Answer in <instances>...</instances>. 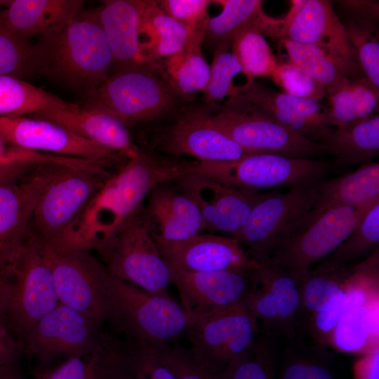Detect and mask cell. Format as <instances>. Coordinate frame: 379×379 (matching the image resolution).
Returning <instances> with one entry per match:
<instances>
[{"mask_svg":"<svg viewBox=\"0 0 379 379\" xmlns=\"http://www.w3.org/2000/svg\"><path fill=\"white\" fill-rule=\"evenodd\" d=\"M321 145L341 164L371 162L379 154L378 114L333 127Z\"/></svg>","mask_w":379,"mask_h":379,"instance_id":"obj_33","label":"cell"},{"mask_svg":"<svg viewBox=\"0 0 379 379\" xmlns=\"http://www.w3.org/2000/svg\"><path fill=\"white\" fill-rule=\"evenodd\" d=\"M169 267L188 317L245 305L254 287L255 267L188 272Z\"/></svg>","mask_w":379,"mask_h":379,"instance_id":"obj_18","label":"cell"},{"mask_svg":"<svg viewBox=\"0 0 379 379\" xmlns=\"http://www.w3.org/2000/svg\"><path fill=\"white\" fill-rule=\"evenodd\" d=\"M8 296V279L7 274L0 268V315L5 317Z\"/></svg>","mask_w":379,"mask_h":379,"instance_id":"obj_56","label":"cell"},{"mask_svg":"<svg viewBox=\"0 0 379 379\" xmlns=\"http://www.w3.org/2000/svg\"><path fill=\"white\" fill-rule=\"evenodd\" d=\"M43 248V247H42ZM60 302L102 328L111 322L119 330L109 272L90 251L53 252L44 248Z\"/></svg>","mask_w":379,"mask_h":379,"instance_id":"obj_4","label":"cell"},{"mask_svg":"<svg viewBox=\"0 0 379 379\" xmlns=\"http://www.w3.org/2000/svg\"><path fill=\"white\" fill-rule=\"evenodd\" d=\"M379 243V197L366 203L350 234L331 254L321 260L317 270H334L364 255Z\"/></svg>","mask_w":379,"mask_h":379,"instance_id":"obj_38","label":"cell"},{"mask_svg":"<svg viewBox=\"0 0 379 379\" xmlns=\"http://www.w3.org/2000/svg\"><path fill=\"white\" fill-rule=\"evenodd\" d=\"M71 164L69 157L25 149L11 145L0 137V168L29 172L41 166Z\"/></svg>","mask_w":379,"mask_h":379,"instance_id":"obj_47","label":"cell"},{"mask_svg":"<svg viewBox=\"0 0 379 379\" xmlns=\"http://www.w3.org/2000/svg\"><path fill=\"white\" fill-rule=\"evenodd\" d=\"M113 173L56 166L35 206L31 237L52 248Z\"/></svg>","mask_w":379,"mask_h":379,"instance_id":"obj_7","label":"cell"},{"mask_svg":"<svg viewBox=\"0 0 379 379\" xmlns=\"http://www.w3.org/2000/svg\"><path fill=\"white\" fill-rule=\"evenodd\" d=\"M288 61L304 69L327 91L347 79L364 77L356 60L314 44L281 39Z\"/></svg>","mask_w":379,"mask_h":379,"instance_id":"obj_32","label":"cell"},{"mask_svg":"<svg viewBox=\"0 0 379 379\" xmlns=\"http://www.w3.org/2000/svg\"><path fill=\"white\" fill-rule=\"evenodd\" d=\"M281 379H335L324 364L302 358L288 360L282 371Z\"/></svg>","mask_w":379,"mask_h":379,"instance_id":"obj_51","label":"cell"},{"mask_svg":"<svg viewBox=\"0 0 379 379\" xmlns=\"http://www.w3.org/2000/svg\"><path fill=\"white\" fill-rule=\"evenodd\" d=\"M378 197L379 163L371 161L361 164L351 173L319 182L318 199L300 225L328 209L339 206H359Z\"/></svg>","mask_w":379,"mask_h":379,"instance_id":"obj_30","label":"cell"},{"mask_svg":"<svg viewBox=\"0 0 379 379\" xmlns=\"http://www.w3.org/2000/svg\"><path fill=\"white\" fill-rule=\"evenodd\" d=\"M329 167L322 159L254 153L229 162L195 161L190 173L206 175L239 189L260 192L318 183L324 180Z\"/></svg>","mask_w":379,"mask_h":379,"instance_id":"obj_5","label":"cell"},{"mask_svg":"<svg viewBox=\"0 0 379 379\" xmlns=\"http://www.w3.org/2000/svg\"><path fill=\"white\" fill-rule=\"evenodd\" d=\"M143 347L129 338L123 341L107 333L91 351L69 357L39 379H140Z\"/></svg>","mask_w":379,"mask_h":379,"instance_id":"obj_22","label":"cell"},{"mask_svg":"<svg viewBox=\"0 0 379 379\" xmlns=\"http://www.w3.org/2000/svg\"><path fill=\"white\" fill-rule=\"evenodd\" d=\"M109 281L118 312L119 331L142 347L167 345L187 331L189 317L168 293L143 291L110 272Z\"/></svg>","mask_w":379,"mask_h":379,"instance_id":"obj_8","label":"cell"},{"mask_svg":"<svg viewBox=\"0 0 379 379\" xmlns=\"http://www.w3.org/2000/svg\"><path fill=\"white\" fill-rule=\"evenodd\" d=\"M379 299L345 312L332 333L329 345L349 354L379 349Z\"/></svg>","mask_w":379,"mask_h":379,"instance_id":"obj_35","label":"cell"},{"mask_svg":"<svg viewBox=\"0 0 379 379\" xmlns=\"http://www.w3.org/2000/svg\"><path fill=\"white\" fill-rule=\"evenodd\" d=\"M179 97L159 72L134 67L112 73L87 95L83 108L106 112L128 126L167 114Z\"/></svg>","mask_w":379,"mask_h":379,"instance_id":"obj_3","label":"cell"},{"mask_svg":"<svg viewBox=\"0 0 379 379\" xmlns=\"http://www.w3.org/2000/svg\"><path fill=\"white\" fill-rule=\"evenodd\" d=\"M27 173H28V172L0 168V181L9 178L21 177Z\"/></svg>","mask_w":379,"mask_h":379,"instance_id":"obj_57","label":"cell"},{"mask_svg":"<svg viewBox=\"0 0 379 379\" xmlns=\"http://www.w3.org/2000/svg\"><path fill=\"white\" fill-rule=\"evenodd\" d=\"M36 74L34 44L0 29V75L22 79Z\"/></svg>","mask_w":379,"mask_h":379,"instance_id":"obj_44","label":"cell"},{"mask_svg":"<svg viewBox=\"0 0 379 379\" xmlns=\"http://www.w3.org/2000/svg\"><path fill=\"white\" fill-rule=\"evenodd\" d=\"M366 204L334 207L301 224L274 251L269 261L302 279L315 263L327 257L347 239Z\"/></svg>","mask_w":379,"mask_h":379,"instance_id":"obj_13","label":"cell"},{"mask_svg":"<svg viewBox=\"0 0 379 379\" xmlns=\"http://www.w3.org/2000/svg\"><path fill=\"white\" fill-rule=\"evenodd\" d=\"M318 197L319 182L284 193H267L234 237L256 264L267 262L299 227Z\"/></svg>","mask_w":379,"mask_h":379,"instance_id":"obj_9","label":"cell"},{"mask_svg":"<svg viewBox=\"0 0 379 379\" xmlns=\"http://www.w3.org/2000/svg\"><path fill=\"white\" fill-rule=\"evenodd\" d=\"M239 73H242V68L232 52L226 51L213 53L209 80L203 91L208 105H215L217 101L236 93L238 86L234 85L233 79Z\"/></svg>","mask_w":379,"mask_h":379,"instance_id":"obj_45","label":"cell"},{"mask_svg":"<svg viewBox=\"0 0 379 379\" xmlns=\"http://www.w3.org/2000/svg\"><path fill=\"white\" fill-rule=\"evenodd\" d=\"M346 311L345 296L342 288L305 323L310 336L320 345L330 344L333 330Z\"/></svg>","mask_w":379,"mask_h":379,"instance_id":"obj_49","label":"cell"},{"mask_svg":"<svg viewBox=\"0 0 379 379\" xmlns=\"http://www.w3.org/2000/svg\"><path fill=\"white\" fill-rule=\"evenodd\" d=\"M56 166H41L23 176L0 181V268L7 275L31 238L35 206Z\"/></svg>","mask_w":379,"mask_h":379,"instance_id":"obj_15","label":"cell"},{"mask_svg":"<svg viewBox=\"0 0 379 379\" xmlns=\"http://www.w3.org/2000/svg\"><path fill=\"white\" fill-rule=\"evenodd\" d=\"M270 77L284 93L295 97L319 101L327 95L321 85L290 61L278 63Z\"/></svg>","mask_w":379,"mask_h":379,"instance_id":"obj_46","label":"cell"},{"mask_svg":"<svg viewBox=\"0 0 379 379\" xmlns=\"http://www.w3.org/2000/svg\"><path fill=\"white\" fill-rule=\"evenodd\" d=\"M153 237L164 259L178 270L215 272L257 267L238 239L231 236L204 232L180 241Z\"/></svg>","mask_w":379,"mask_h":379,"instance_id":"obj_21","label":"cell"},{"mask_svg":"<svg viewBox=\"0 0 379 379\" xmlns=\"http://www.w3.org/2000/svg\"><path fill=\"white\" fill-rule=\"evenodd\" d=\"M0 137L11 145L58 156L122 166L127 160L54 122L22 117H0Z\"/></svg>","mask_w":379,"mask_h":379,"instance_id":"obj_16","label":"cell"},{"mask_svg":"<svg viewBox=\"0 0 379 379\" xmlns=\"http://www.w3.org/2000/svg\"><path fill=\"white\" fill-rule=\"evenodd\" d=\"M194 358L213 372L222 370L256 342L258 324L245 305L189 317Z\"/></svg>","mask_w":379,"mask_h":379,"instance_id":"obj_12","label":"cell"},{"mask_svg":"<svg viewBox=\"0 0 379 379\" xmlns=\"http://www.w3.org/2000/svg\"><path fill=\"white\" fill-rule=\"evenodd\" d=\"M171 182L156 186L146 199L143 213L152 234L164 241H180L206 232L196 202Z\"/></svg>","mask_w":379,"mask_h":379,"instance_id":"obj_24","label":"cell"},{"mask_svg":"<svg viewBox=\"0 0 379 379\" xmlns=\"http://www.w3.org/2000/svg\"><path fill=\"white\" fill-rule=\"evenodd\" d=\"M206 27L190 28L183 49L164 60V77L180 96L203 92L208 84L210 65L201 52Z\"/></svg>","mask_w":379,"mask_h":379,"instance_id":"obj_34","label":"cell"},{"mask_svg":"<svg viewBox=\"0 0 379 379\" xmlns=\"http://www.w3.org/2000/svg\"><path fill=\"white\" fill-rule=\"evenodd\" d=\"M254 277L246 307L260 323L263 333L293 339L298 327L302 279L269 260L257 264Z\"/></svg>","mask_w":379,"mask_h":379,"instance_id":"obj_14","label":"cell"},{"mask_svg":"<svg viewBox=\"0 0 379 379\" xmlns=\"http://www.w3.org/2000/svg\"><path fill=\"white\" fill-rule=\"evenodd\" d=\"M351 269L348 266L325 270L311 269L301 281L297 326L304 324L342 288Z\"/></svg>","mask_w":379,"mask_h":379,"instance_id":"obj_40","label":"cell"},{"mask_svg":"<svg viewBox=\"0 0 379 379\" xmlns=\"http://www.w3.org/2000/svg\"><path fill=\"white\" fill-rule=\"evenodd\" d=\"M22 347V343L9 328L6 317L0 315V369L14 366Z\"/></svg>","mask_w":379,"mask_h":379,"instance_id":"obj_52","label":"cell"},{"mask_svg":"<svg viewBox=\"0 0 379 379\" xmlns=\"http://www.w3.org/2000/svg\"><path fill=\"white\" fill-rule=\"evenodd\" d=\"M273 357L267 341L257 340L248 350L217 372L218 379H273Z\"/></svg>","mask_w":379,"mask_h":379,"instance_id":"obj_43","label":"cell"},{"mask_svg":"<svg viewBox=\"0 0 379 379\" xmlns=\"http://www.w3.org/2000/svg\"><path fill=\"white\" fill-rule=\"evenodd\" d=\"M354 379H379V349L361 354L354 365Z\"/></svg>","mask_w":379,"mask_h":379,"instance_id":"obj_55","label":"cell"},{"mask_svg":"<svg viewBox=\"0 0 379 379\" xmlns=\"http://www.w3.org/2000/svg\"><path fill=\"white\" fill-rule=\"evenodd\" d=\"M222 6L221 13L210 18L204 44L213 53L229 51L235 35L248 26L256 27L265 36L282 39L284 22L265 14L260 0L213 1Z\"/></svg>","mask_w":379,"mask_h":379,"instance_id":"obj_29","label":"cell"},{"mask_svg":"<svg viewBox=\"0 0 379 379\" xmlns=\"http://www.w3.org/2000/svg\"><path fill=\"white\" fill-rule=\"evenodd\" d=\"M104 333L86 317L59 302L34 326L22 345L27 353L43 360L72 357L93 350Z\"/></svg>","mask_w":379,"mask_h":379,"instance_id":"obj_19","label":"cell"},{"mask_svg":"<svg viewBox=\"0 0 379 379\" xmlns=\"http://www.w3.org/2000/svg\"><path fill=\"white\" fill-rule=\"evenodd\" d=\"M37 74L87 94L112 71L110 48L96 10L83 8L34 44Z\"/></svg>","mask_w":379,"mask_h":379,"instance_id":"obj_2","label":"cell"},{"mask_svg":"<svg viewBox=\"0 0 379 379\" xmlns=\"http://www.w3.org/2000/svg\"><path fill=\"white\" fill-rule=\"evenodd\" d=\"M206 110L184 113L172 126L161 133L158 147L173 156H189L198 162H229L246 152L222 132Z\"/></svg>","mask_w":379,"mask_h":379,"instance_id":"obj_20","label":"cell"},{"mask_svg":"<svg viewBox=\"0 0 379 379\" xmlns=\"http://www.w3.org/2000/svg\"><path fill=\"white\" fill-rule=\"evenodd\" d=\"M77 107L23 79L0 75V117H22Z\"/></svg>","mask_w":379,"mask_h":379,"instance_id":"obj_37","label":"cell"},{"mask_svg":"<svg viewBox=\"0 0 379 379\" xmlns=\"http://www.w3.org/2000/svg\"><path fill=\"white\" fill-rule=\"evenodd\" d=\"M84 4L81 0H0V29L27 40L67 22Z\"/></svg>","mask_w":379,"mask_h":379,"instance_id":"obj_28","label":"cell"},{"mask_svg":"<svg viewBox=\"0 0 379 379\" xmlns=\"http://www.w3.org/2000/svg\"><path fill=\"white\" fill-rule=\"evenodd\" d=\"M140 379H176L173 372L159 359L156 352L145 347L140 373Z\"/></svg>","mask_w":379,"mask_h":379,"instance_id":"obj_53","label":"cell"},{"mask_svg":"<svg viewBox=\"0 0 379 379\" xmlns=\"http://www.w3.org/2000/svg\"><path fill=\"white\" fill-rule=\"evenodd\" d=\"M159 6L171 17L187 27L197 28L206 26L211 18L208 0H159Z\"/></svg>","mask_w":379,"mask_h":379,"instance_id":"obj_50","label":"cell"},{"mask_svg":"<svg viewBox=\"0 0 379 379\" xmlns=\"http://www.w3.org/2000/svg\"><path fill=\"white\" fill-rule=\"evenodd\" d=\"M330 123L339 127L365 119L378 108L379 88L365 76L347 79L326 91Z\"/></svg>","mask_w":379,"mask_h":379,"instance_id":"obj_36","label":"cell"},{"mask_svg":"<svg viewBox=\"0 0 379 379\" xmlns=\"http://www.w3.org/2000/svg\"><path fill=\"white\" fill-rule=\"evenodd\" d=\"M211 118L222 132L248 154L314 159L327 152L323 145L289 130L238 94L229 97Z\"/></svg>","mask_w":379,"mask_h":379,"instance_id":"obj_6","label":"cell"},{"mask_svg":"<svg viewBox=\"0 0 379 379\" xmlns=\"http://www.w3.org/2000/svg\"><path fill=\"white\" fill-rule=\"evenodd\" d=\"M190 28L168 15L156 1H146L140 16L139 36L147 60L163 74L161 61L178 53L185 46Z\"/></svg>","mask_w":379,"mask_h":379,"instance_id":"obj_31","label":"cell"},{"mask_svg":"<svg viewBox=\"0 0 379 379\" xmlns=\"http://www.w3.org/2000/svg\"><path fill=\"white\" fill-rule=\"evenodd\" d=\"M32 117L62 126L126 160L136 157L141 152L133 142L128 126L106 112L78 106L74 109L39 112Z\"/></svg>","mask_w":379,"mask_h":379,"instance_id":"obj_27","label":"cell"},{"mask_svg":"<svg viewBox=\"0 0 379 379\" xmlns=\"http://www.w3.org/2000/svg\"><path fill=\"white\" fill-rule=\"evenodd\" d=\"M143 207L100 254L113 276L143 291L166 294L172 284L170 267L157 246Z\"/></svg>","mask_w":379,"mask_h":379,"instance_id":"obj_11","label":"cell"},{"mask_svg":"<svg viewBox=\"0 0 379 379\" xmlns=\"http://www.w3.org/2000/svg\"><path fill=\"white\" fill-rule=\"evenodd\" d=\"M231 48L247 79L246 83L270 77L278 64L265 36L255 26L246 27L238 32Z\"/></svg>","mask_w":379,"mask_h":379,"instance_id":"obj_39","label":"cell"},{"mask_svg":"<svg viewBox=\"0 0 379 379\" xmlns=\"http://www.w3.org/2000/svg\"><path fill=\"white\" fill-rule=\"evenodd\" d=\"M152 350L176 379H218L217 372H213L201 364L191 350L168 344Z\"/></svg>","mask_w":379,"mask_h":379,"instance_id":"obj_48","label":"cell"},{"mask_svg":"<svg viewBox=\"0 0 379 379\" xmlns=\"http://www.w3.org/2000/svg\"><path fill=\"white\" fill-rule=\"evenodd\" d=\"M343 289L346 311L379 299L378 248L366 260L352 267Z\"/></svg>","mask_w":379,"mask_h":379,"instance_id":"obj_42","label":"cell"},{"mask_svg":"<svg viewBox=\"0 0 379 379\" xmlns=\"http://www.w3.org/2000/svg\"><path fill=\"white\" fill-rule=\"evenodd\" d=\"M340 8L350 18L368 20L376 23L379 17L378 1L366 0L338 1Z\"/></svg>","mask_w":379,"mask_h":379,"instance_id":"obj_54","label":"cell"},{"mask_svg":"<svg viewBox=\"0 0 379 379\" xmlns=\"http://www.w3.org/2000/svg\"><path fill=\"white\" fill-rule=\"evenodd\" d=\"M5 317L17 339H23L60 302L43 248L32 237L8 272Z\"/></svg>","mask_w":379,"mask_h":379,"instance_id":"obj_10","label":"cell"},{"mask_svg":"<svg viewBox=\"0 0 379 379\" xmlns=\"http://www.w3.org/2000/svg\"><path fill=\"white\" fill-rule=\"evenodd\" d=\"M0 379H22L13 372V366L0 369Z\"/></svg>","mask_w":379,"mask_h":379,"instance_id":"obj_58","label":"cell"},{"mask_svg":"<svg viewBox=\"0 0 379 379\" xmlns=\"http://www.w3.org/2000/svg\"><path fill=\"white\" fill-rule=\"evenodd\" d=\"M174 182L197 204L206 232L233 237L267 194L239 189L197 173H188Z\"/></svg>","mask_w":379,"mask_h":379,"instance_id":"obj_17","label":"cell"},{"mask_svg":"<svg viewBox=\"0 0 379 379\" xmlns=\"http://www.w3.org/2000/svg\"><path fill=\"white\" fill-rule=\"evenodd\" d=\"M283 20L282 39L319 46L357 61L344 25L329 1L293 0Z\"/></svg>","mask_w":379,"mask_h":379,"instance_id":"obj_25","label":"cell"},{"mask_svg":"<svg viewBox=\"0 0 379 379\" xmlns=\"http://www.w3.org/2000/svg\"><path fill=\"white\" fill-rule=\"evenodd\" d=\"M194 161L161 159L141 150L109 176L51 248L102 252L158 185L190 173Z\"/></svg>","mask_w":379,"mask_h":379,"instance_id":"obj_1","label":"cell"},{"mask_svg":"<svg viewBox=\"0 0 379 379\" xmlns=\"http://www.w3.org/2000/svg\"><path fill=\"white\" fill-rule=\"evenodd\" d=\"M145 0H107L95 9L112 53V73L149 67L163 75L147 60L141 48L139 24Z\"/></svg>","mask_w":379,"mask_h":379,"instance_id":"obj_26","label":"cell"},{"mask_svg":"<svg viewBox=\"0 0 379 379\" xmlns=\"http://www.w3.org/2000/svg\"><path fill=\"white\" fill-rule=\"evenodd\" d=\"M236 94L259 107L289 130L320 144L333 128L328 108L319 101L278 92L255 80L238 86Z\"/></svg>","mask_w":379,"mask_h":379,"instance_id":"obj_23","label":"cell"},{"mask_svg":"<svg viewBox=\"0 0 379 379\" xmlns=\"http://www.w3.org/2000/svg\"><path fill=\"white\" fill-rule=\"evenodd\" d=\"M343 25L364 75L379 88V38L376 23L350 18Z\"/></svg>","mask_w":379,"mask_h":379,"instance_id":"obj_41","label":"cell"}]
</instances>
